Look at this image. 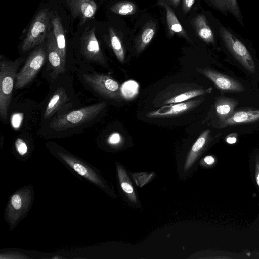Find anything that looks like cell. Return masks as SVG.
<instances>
[{
	"mask_svg": "<svg viewBox=\"0 0 259 259\" xmlns=\"http://www.w3.org/2000/svg\"><path fill=\"white\" fill-rule=\"evenodd\" d=\"M212 88H201L192 83L171 85L157 95L153 101L157 106L185 102L211 92Z\"/></svg>",
	"mask_w": 259,
	"mask_h": 259,
	"instance_id": "3",
	"label": "cell"
},
{
	"mask_svg": "<svg viewBox=\"0 0 259 259\" xmlns=\"http://www.w3.org/2000/svg\"><path fill=\"white\" fill-rule=\"evenodd\" d=\"M71 98L64 87L56 88L50 97L43 114L45 120H50L54 116L64 112L69 106Z\"/></svg>",
	"mask_w": 259,
	"mask_h": 259,
	"instance_id": "10",
	"label": "cell"
},
{
	"mask_svg": "<svg viewBox=\"0 0 259 259\" xmlns=\"http://www.w3.org/2000/svg\"><path fill=\"white\" fill-rule=\"evenodd\" d=\"M238 102L229 98L222 97L215 102V109L217 117L220 122L229 117L233 112Z\"/></svg>",
	"mask_w": 259,
	"mask_h": 259,
	"instance_id": "16",
	"label": "cell"
},
{
	"mask_svg": "<svg viewBox=\"0 0 259 259\" xmlns=\"http://www.w3.org/2000/svg\"><path fill=\"white\" fill-rule=\"evenodd\" d=\"M196 70L222 91L241 92L245 90L244 87L240 82L215 70L209 68H197Z\"/></svg>",
	"mask_w": 259,
	"mask_h": 259,
	"instance_id": "11",
	"label": "cell"
},
{
	"mask_svg": "<svg viewBox=\"0 0 259 259\" xmlns=\"http://www.w3.org/2000/svg\"><path fill=\"white\" fill-rule=\"evenodd\" d=\"M210 131L204 130L198 137L192 145L186 158L184 169L187 170L194 163L208 139Z\"/></svg>",
	"mask_w": 259,
	"mask_h": 259,
	"instance_id": "14",
	"label": "cell"
},
{
	"mask_svg": "<svg viewBox=\"0 0 259 259\" xmlns=\"http://www.w3.org/2000/svg\"><path fill=\"white\" fill-rule=\"evenodd\" d=\"M51 22L47 9L40 10L33 20L22 45V51L25 52L41 44L47 38Z\"/></svg>",
	"mask_w": 259,
	"mask_h": 259,
	"instance_id": "6",
	"label": "cell"
},
{
	"mask_svg": "<svg viewBox=\"0 0 259 259\" xmlns=\"http://www.w3.org/2000/svg\"><path fill=\"white\" fill-rule=\"evenodd\" d=\"M53 32L59 51L64 62L66 63V46L65 32L59 18H54L51 21Z\"/></svg>",
	"mask_w": 259,
	"mask_h": 259,
	"instance_id": "17",
	"label": "cell"
},
{
	"mask_svg": "<svg viewBox=\"0 0 259 259\" xmlns=\"http://www.w3.org/2000/svg\"><path fill=\"white\" fill-rule=\"evenodd\" d=\"M111 9L114 13L127 15L134 13L136 10V7L134 4L131 2H122L114 5Z\"/></svg>",
	"mask_w": 259,
	"mask_h": 259,
	"instance_id": "26",
	"label": "cell"
},
{
	"mask_svg": "<svg viewBox=\"0 0 259 259\" xmlns=\"http://www.w3.org/2000/svg\"><path fill=\"white\" fill-rule=\"evenodd\" d=\"M61 157L76 172L84 176L95 183H98V180L95 176L87 170V169L80 163L73 160L69 155L64 153L59 154Z\"/></svg>",
	"mask_w": 259,
	"mask_h": 259,
	"instance_id": "23",
	"label": "cell"
},
{
	"mask_svg": "<svg viewBox=\"0 0 259 259\" xmlns=\"http://www.w3.org/2000/svg\"><path fill=\"white\" fill-rule=\"evenodd\" d=\"M118 175L122 189L131 201L134 203H136V195L127 173L121 167L118 166Z\"/></svg>",
	"mask_w": 259,
	"mask_h": 259,
	"instance_id": "22",
	"label": "cell"
},
{
	"mask_svg": "<svg viewBox=\"0 0 259 259\" xmlns=\"http://www.w3.org/2000/svg\"><path fill=\"white\" fill-rule=\"evenodd\" d=\"M214 7L223 12L231 13L242 25L241 11L237 0H209Z\"/></svg>",
	"mask_w": 259,
	"mask_h": 259,
	"instance_id": "19",
	"label": "cell"
},
{
	"mask_svg": "<svg viewBox=\"0 0 259 259\" xmlns=\"http://www.w3.org/2000/svg\"><path fill=\"white\" fill-rule=\"evenodd\" d=\"M139 90V84L133 80L126 81L120 86L122 98L128 100L134 98L138 94Z\"/></svg>",
	"mask_w": 259,
	"mask_h": 259,
	"instance_id": "25",
	"label": "cell"
},
{
	"mask_svg": "<svg viewBox=\"0 0 259 259\" xmlns=\"http://www.w3.org/2000/svg\"><path fill=\"white\" fill-rule=\"evenodd\" d=\"M107 104L100 102L57 115L49 121L52 134H69L86 127L97 120Z\"/></svg>",
	"mask_w": 259,
	"mask_h": 259,
	"instance_id": "1",
	"label": "cell"
},
{
	"mask_svg": "<svg viewBox=\"0 0 259 259\" xmlns=\"http://www.w3.org/2000/svg\"><path fill=\"white\" fill-rule=\"evenodd\" d=\"M81 51L83 56L89 61L104 67H108L96 38L94 28L82 35L81 39Z\"/></svg>",
	"mask_w": 259,
	"mask_h": 259,
	"instance_id": "8",
	"label": "cell"
},
{
	"mask_svg": "<svg viewBox=\"0 0 259 259\" xmlns=\"http://www.w3.org/2000/svg\"><path fill=\"white\" fill-rule=\"evenodd\" d=\"M16 148L19 153L22 155L25 154L27 151V147L25 142L22 139H17L15 142Z\"/></svg>",
	"mask_w": 259,
	"mask_h": 259,
	"instance_id": "27",
	"label": "cell"
},
{
	"mask_svg": "<svg viewBox=\"0 0 259 259\" xmlns=\"http://www.w3.org/2000/svg\"><path fill=\"white\" fill-rule=\"evenodd\" d=\"M168 1L174 7H177L179 4L180 0H168Z\"/></svg>",
	"mask_w": 259,
	"mask_h": 259,
	"instance_id": "33",
	"label": "cell"
},
{
	"mask_svg": "<svg viewBox=\"0 0 259 259\" xmlns=\"http://www.w3.org/2000/svg\"><path fill=\"white\" fill-rule=\"evenodd\" d=\"M256 182H257V185L259 186V172L257 174V177H256Z\"/></svg>",
	"mask_w": 259,
	"mask_h": 259,
	"instance_id": "34",
	"label": "cell"
},
{
	"mask_svg": "<svg viewBox=\"0 0 259 259\" xmlns=\"http://www.w3.org/2000/svg\"><path fill=\"white\" fill-rule=\"evenodd\" d=\"M74 9L86 20L92 18L97 10V5L93 0H73Z\"/></svg>",
	"mask_w": 259,
	"mask_h": 259,
	"instance_id": "20",
	"label": "cell"
},
{
	"mask_svg": "<svg viewBox=\"0 0 259 259\" xmlns=\"http://www.w3.org/2000/svg\"><path fill=\"white\" fill-rule=\"evenodd\" d=\"M259 120V110H247L234 112L229 117L220 122V127H225L239 124L251 123Z\"/></svg>",
	"mask_w": 259,
	"mask_h": 259,
	"instance_id": "13",
	"label": "cell"
},
{
	"mask_svg": "<svg viewBox=\"0 0 259 259\" xmlns=\"http://www.w3.org/2000/svg\"><path fill=\"white\" fill-rule=\"evenodd\" d=\"M221 37L228 51L249 72H255L253 58L246 47L231 31L223 27L220 28Z\"/></svg>",
	"mask_w": 259,
	"mask_h": 259,
	"instance_id": "7",
	"label": "cell"
},
{
	"mask_svg": "<svg viewBox=\"0 0 259 259\" xmlns=\"http://www.w3.org/2000/svg\"><path fill=\"white\" fill-rule=\"evenodd\" d=\"M166 11V19L169 31L171 35L177 33L180 37L189 40L186 31L180 23L171 8L166 3L161 4Z\"/></svg>",
	"mask_w": 259,
	"mask_h": 259,
	"instance_id": "18",
	"label": "cell"
},
{
	"mask_svg": "<svg viewBox=\"0 0 259 259\" xmlns=\"http://www.w3.org/2000/svg\"><path fill=\"white\" fill-rule=\"evenodd\" d=\"M82 78L91 90L109 100L121 101L122 97L119 83L110 76L95 71L82 74Z\"/></svg>",
	"mask_w": 259,
	"mask_h": 259,
	"instance_id": "4",
	"label": "cell"
},
{
	"mask_svg": "<svg viewBox=\"0 0 259 259\" xmlns=\"http://www.w3.org/2000/svg\"><path fill=\"white\" fill-rule=\"evenodd\" d=\"M226 140L229 144H234L236 142L237 139L235 136H228Z\"/></svg>",
	"mask_w": 259,
	"mask_h": 259,
	"instance_id": "32",
	"label": "cell"
},
{
	"mask_svg": "<svg viewBox=\"0 0 259 259\" xmlns=\"http://www.w3.org/2000/svg\"><path fill=\"white\" fill-rule=\"evenodd\" d=\"M23 60L21 58L14 61L1 59L0 116L4 121L7 119L17 70Z\"/></svg>",
	"mask_w": 259,
	"mask_h": 259,
	"instance_id": "2",
	"label": "cell"
},
{
	"mask_svg": "<svg viewBox=\"0 0 259 259\" xmlns=\"http://www.w3.org/2000/svg\"><path fill=\"white\" fill-rule=\"evenodd\" d=\"M193 22V26L199 37L206 43H214V34L205 16L198 15L194 18Z\"/></svg>",
	"mask_w": 259,
	"mask_h": 259,
	"instance_id": "15",
	"label": "cell"
},
{
	"mask_svg": "<svg viewBox=\"0 0 259 259\" xmlns=\"http://www.w3.org/2000/svg\"><path fill=\"white\" fill-rule=\"evenodd\" d=\"M195 0H183V9L185 13L189 12L194 4Z\"/></svg>",
	"mask_w": 259,
	"mask_h": 259,
	"instance_id": "30",
	"label": "cell"
},
{
	"mask_svg": "<svg viewBox=\"0 0 259 259\" xmlns=\"http://www.w3.org/2000/svg\"><path fill=\"white\" fill-rule=\"evenodd\" d=\"M203 98L191 99L185 102L170 104L160 107L146 114L149 118L174 117L185 113L198 106L204 100Z\"/></svg>",
	"mask_w": 259,
	"mask_h": 259,
	"instance_id": "9",
	"label": "cell"
},
{
	"mask_svg": "<svg viewBox=\"0 0 259 259\" xmlns=\"http://www.w3.org/2000/svg\"><path fill=\"white\" fill-rule=\"evenodd\" d=\"M46 38V47L49 66L52 76L56 77L65 72L66 63L59 51L53 30L49 32Z\"/></svg>",
	"mask_w": 259,
	"mask_h": 259,
	"instance_id": "12",
	"label": "cell"
},
{
	"mask_svg": "<svg viewBox=\"0 0 259 259\" xmlns=\"http://www.w3.org/2000/svg\"><path fill=\"white\" fill-rule=\"evenodd\" d=\"M11 203L13 207L15 209L18 210L20 209L22 205V202L20 196L18 194L14 195L11 199Z\"/></svg>",
	"mask_w": 259,
	"mask_h": 259,
	"instance_id": "29",
	"label": "cell"
},
{
	"mask_svg": "<svg viewBox=\"0 0 259 259\" xmlns=\"http://www.w3.org/2000/svg\"><path fill=\"white\" fill-rule=\"evenodd\" d=\"M109 31L113 51L118 61L123 63L125 60V52L121 41L112 28H109Z\"/></svg>",
	"mask_w": 259,
	"mask_h": 259,
	"instance_id": "24",
	"label": "cell"
},
{
	"mask_svg": "<svg viewBox=\"0 0 259 259\" xmlns=\"http://www.w3.org/2000/svg\"><path fill=\"white\" fill-rule=\"evenodd\" d=\"M122 137L120 134L115 132L111 133L108 137L107 141L108 143L112 145L117 144L121 141Z\"/></svg>",
	"mask_w": 259,
	"mask_h": 259,
	"instance_id": "28",
	"label": "cell"
},
{
	"mask_svg": "<svg viewBox=\"0 0 259 259\" xmlns=\"http://www.w3.org/2000/svg\"><path fill=\"white\" fill-rule=\"evenodd\" d=\"M204 162L208 165H211L214 162V158L211 156H206L204 158Z\"/></svg>",
	"mask_w": 259,
	"mask_h": 259,
	"instance_id": "31",
	"label": "cell"
},
{
	"mask_svg": "<svg viewBox=\"0 0 259 259\" xmlns=\"http://www.w3.org/2000/svg\"><path fill=\"white\" fill-rule=\"evenodd\" d=\"M47 57L46 47L41 46L34 49L28 57L24 66L17 73L15 88L22 89L29 84L45 64Z\"/></svg>",
	"mask_w": 259,
	"mask_h": 259,
	"instance_id": "5",
	"label": "cell"
},
{
	"mask_svg": "<svg viewBox=\"0 0 259 259\" xmlns=\"http://www.w3.org/2000/svg\"><path fill=\"white\" fill-rule=\"evenodd\" d=\"M155 30V24L153 23L148 24L144 28L136 41L137 53H141L149 45L154 36Z\"/></svg>",
	"mask_w": 259,
	"mask_h": 259,
	"instance_id": "21",
	"label": "cell"
}]
</instances>
